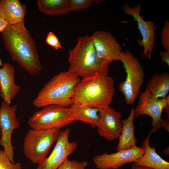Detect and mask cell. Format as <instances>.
<instances>
[{
  "label": "cell",
  "instance_id": "cell-24",
  "mask_svg": "<svg viewBox=\"0 0 169 169\" xmlns=\"http://www.w3.org/2000/svg\"><path fill=\"white\" fill-rule=\"evenodd\" d=\"M72 11L75 12L86 9L93 3H98L100 1L93 0H69Z\"/></svg>",
  "mask_w": 169,
  "mask_h": 169
},
{
  "label": "cell",
  "instance_id": "cell-22",
  "mask_svg": "<svg viewBox=\"0 0 169 169\" xmlns=\"http://www.w3.org/2000/svg\"><path fill=\"white\" fill-rule=\"evenodd\" d=\"M21 163L12 162L3 150H0V169H22Z\"/></svg>",
  "mask_w": 169,
  "mask_h": 169
},
{
  "label": "cell",
  "instance_id": "cell-23",
  "mask_svg": "<svg viewBox=\"0 0 169 169\" xmlns=\"http://www.w3.org/2000/svg\"><path fill=\"white\" fill-rule=\"evenodd\" d=\"M88 164L86 161L81 162L66 159L57 169H85Z\"/></svg>",
  "mask_w": 169,
  "mask_h": 169
},
{
  "label": "cell",
  "instance_id": "cell-25",
  "mask_svg": "<svg viewBox=\"0 0 169 169\" xmlns=\"http://www.w3.org/2000/svg\"><path fill=\"white\" fill-rule=\"evenodd\" d=\"M161 42L166 50H169V22H165L161 35Z\"/></svg>",
  "mask_w": 169,
  "mask_h": 169
},
{
  "label": "cell",
  "instance_id": "cell-20",
  "mask_svg": "<svg viewBox=\"0 0 169 169\" xmlns=\"http://www.w3.org/2000/svg\"><path fill=\"white\" fill-rule=\"evenodd\" d=\"M75 121H79L96 127L99 118L100 108H93L78 103H73L70 106Z\"/></svg>",
  "mask_w": 169,
  "mask_h": 169
},
{
  "label": "cell",
  "instance_id": "cell-16",
  "mask_svg": "<svg viewBox=\"0 0 169 169\" xmlns=\"http://www.w3.org/2000/svg\"><path fill=\"white\" fill-rule=\"evenodd\" d=\"M156 131L152 130L144 140L142 147L144 154L134 162L137 166H145L153 169H169V162L158 154L154 147L150 146V139L151 134Z\"/></svg>",
  "mask_w": 169,
  "mask_h": 169
},
{
  "label": "cell",
  "instance_id": "cell-9",
  "mask_svg": "<svg viewBox=\"0 0 169 169\" xmlns=\"http://www.w3.org/2000/svg\"><path fill=\"white\" fill-rule=\"evenodd\" d=\"M18 105H11L3 101L0 107V146L11 161L14 162V147L12 143L13 131L19 129L20 124L16 116Z\"/></svg>",
  "mask_w": 169,
  "mask_h": 169
},
{
  "label": "cell",
  "instance_id": "cell-8",
  "mask_svg": "<svg viewBox=\"0 0 169 169\" xmlns=\"http://www.w3.org/2000/svg\"><path fill=\"white\" fill-rule=\"evenodd\" d=\"M168 105L169 95L165 98L157 99L151 96L146 90L141 93L139 102L134 109L135 119L141 115H149L152 119V130L156 131L163 127L169 132L168 120L162 119L161 116L163 109Z\"/></svg>",
  "mask_w": 169,
  "mask_h": 169
},
{
  "label": "cell",
  "instance_id": "cell-21",
  "mask_svg": "<svg viewBox=\"0 0 169 169\" xmlns=\"http://www.w3.org/2000/svg\"><path fill=\"white\" fill-rule=\"evenodd\" d=\"M38 10L51 16L62 15L72 12L69 0H38Z\"/></svg>",
  "mask_w": 169,
  "mask_h": 169
},
{
  "label": "cell",
  "instance_id": "cell-27",
  "mask_svg": "<svg viewBox=\"0 0 169 169\" xmlns=\"http://www.w3.org/2000/svg\"><path fill=\"white\" fill-rule=\"evenodd\" d=\"M160 55L161 58V62L165 63L169 66V50L160 52Z\"/></svg>",
  "mask_w": 169,
  "mask_h": 169
},
{
  "label": "cell",
  "instance_id": "cell-1",
  "mask_svg": "<svg viewBox=\"0 0 169 169\" xmlns=\"http://www.w3.org/2000/svg\"><path fill=\"white\" fill-rule=\"evenodd\" d=\"M5 47L12 59L29 75H38L42 69L36 44L26 28L24 21L8 25L1 33Z\"/></svg>",
  "mask_w": 169,
  "mask_h": 169
},
{
  "label": "cell",
  "instance_id": "cell-6",
  "mask_svg": "<svg viewBox=\"0 0 169 169\" xmlns=\"http://www.w3.org/2000/svg\"><path fill=\"white\" fill-rule=\"evenodd\" d=\"M119 60L123 64L126 73L125 81L119 84V90L123 94L126 103L132 104L137 97L143 85L144 71L138 59L128 50L122 51Z\"/></svg>",
  "mask_w": 169,
  "mask_h": 169
},
{
  "label": "cell",
  "instance_id": "cell-28",
  "mask_svg": "<svg viewBox=\"0 0 169 169\" xmlns=\"http://www.w3.org/2000/svg\"><path fill=\"white\" fill-rule=\"evenodd\" d=\"M8 25L0 13V33H2Z\"/></svg>",
  "mask_w": 169,
  "mask_h": 169
},
{
  "label": "cell",
  "instance_id": "cell-26",
  "mask_svg": "<svg viewBox=\"0 0 169 169\" xmlns=\"http://www.w3.org/2000/svg\"><path fill=\"white\" fill-rule=\"evenodd\" d=\"M46 44L56 50L62 49V48L58 38L52 32L47 34L45 40Z\"/></svg>",
  "mask_w": 169,
  "mask_h": 169
},
{
  "label": "cell",
  "instance_id": "cell-13",
  "mask_svg": "<svg viewBox=\"0 0 169 169\" xmlns=\"http://www.w3.org/2000/svg\"><path fill=\"white\" fill-rule=\"evenodd\" d=\"M99 114L96 126L99 135L109 141L118 139L123 126L121 112L117 111L110 106L100 109Z\"/></svg>",
  "mask_w": 169,
  "mask_h": 169
},
{
  "label": "cell",
  "instance_id": "cell-18",
  "mask_svg": "<svg viewBox=\"0 0 169 169\" xmlns=\"http://www.w3.org/2000/svg\"><path fill=\"white\" fill-rule=\"evenodd\" d=\"M134 119V108H132L128 117L122 120V128L118 138L119 141L116 147L117 151L127 150L136 146L137 141L135 135Z\"/></svg>",
  "mask_w": 169,
  "mask_h": 169
},
{
  "label": "cell",
  "instance_id": "cell-30",
  "mask_svg": "<svg viewBox=\"0 0 169 169\" xmlns=\"http://www.w3.org/2000/svg\"><path fill=\"white\" fill-rule=\"evenodd\" d=\"M3 64L2 62V60L0 58V66H2Z\"/></svg>",
  "mask_w": 169,
  "mask_h": 169
},
{
  "label": "cell",
  "instance_id": "cell-5",
  "mask_svg": "<svg viewBox=\"0 0 169 169\" xmlns=\"http://www.w3.org/2000/svg\"><path fill=\"white\" fill-rule=\"evenodd\" d=\"M60 129H31L23 139V150L25 156L33 164H39L47 157L50 148L56 141Z\"/></svg>",
  "mask_w": 169,
  "mask_h": 169
},
{
  "label": "cell",
  "instance_id": "cell-2",
  "mask_svg": "<svg viewBox=\"0 0 169 169\" xmlns=\"http://www.w3.org/2000/svg\"><path fill=\"white\" fill-rule=\"evenodd\" d=\"M77 43L69 50L68 70L82 79L99 75H108L110 63L98 57L91 36L78 37Z\"/></svg>",
  "mask_w": 169,
  "mask_h": 169
},
{
  "label": "cell",
  "instance_id": "cell-4",
  "mask_svg": "<svg viewBox=\"0 0 169 169\" xmlns=\"http://www.w3.org/2000/svg\"><path fill=\"white\" fill-rule=\"evenodd\" d=\"M75 74L68 70L54 75L39 91L32 101L37 108L55 105L69 107L75 86L81 81Z\"/></svg>",
  "mask_w": 169,
  "mask_h": 169
},
{
  "label": "cell",
  "instance_id": "cell-17",
  "mask_svg": "<svg viewBox=\"0 0 169 169\" xmlns=\"http://www.w3.org/2000/svg\"><path fill=\"white\" fill-rule=\"evenodd\" d=\"M26 7L19 0H0V13L9 25L24 21Z\"/></svg>",
  "mask_w": 169,
  "mask_h": 169
},
{
  "label": "cell",
  "instance_id": "cell-3",
  "mask_svg": "<svg viewBox=\"0 0 169 169\" xmlns=\"http://www.w3.org/2000/svg\"><path fill=\"white\" fill-rule=\"evenodd\" d=\"M114 82L113 78L108 75L82 79L74 89L73 104L78 103L100 109L110 106L115 91Z\"/></svg>",
  "mask_w": 169,
  "mask_h": 169
},
{
  "label": "cell",
  "instance_id": "cell-7",
  "mask_svg": "<svg viewBox=\"0 0 169 169\" xmlns=\"http://www.w3.org/2000/svg\"><path fill=\"white\" fill-rule=\"evenodd\" d=\"M42 108L29 118L27 124L31 129H61L75 121L70 107L51 105Z\"/></svg>",
  "mask_w": 169,
  "mask_h": 169
},
{
  "label": "cell",
  "instance_id": "cell-19",
  "mask_svg": "<svg viewBox=\"0 0 169 169\" xmlns=\"http://www.w3.org/2000/svg\"><path fill=\"white\" fill-rule=\"evenodd\" d=\"M146 90L157 99L166 98L169 91V74L155 73L149 80Z\"/></svg>",
  "mask_w": 169,
  "mask_h": 169
},
{
  "label": "cell",
  "instance_id": "cell-29",
  "mask_svg": "<svg viewBox=\"0 0 169 169\" xmlns=\"http://www.w3.org/2000/svg\"><path fill=\"white\" fill-rule=\"evenodd\" d=\"M131 169H153L151 168L145 166H139L135 165L133 163L131 166Z\"/></svg>",
  "mask_w": 169,
  "mask_h": 169
},
{
  "label": "cell",
  "instance_id": "cell-12",
  "mask_svg": "<svg viewBox=\"0 0 169 169\" xmlns=\"http://www.w3.org/2000/svg\"><path fill=\"white\" fill-rule=\"evenodd\" d=\"M69 129L60 131L55 146L50 155L38 164L36 169H57L68 157L77 148V143L70 142Z\"/></svg>",
  "mask_w": 169,
  "mask_h": 169
},
{
  "label": "cell",
  "instance_id": "cell-10",
  "mask_svg": "<svg viewBox=\"0 0 169 169\" xmlns=\"http://www.w3.org/2000/svg\"><path fill=\"white\" fill-rule=\"evenodd\" d=\"M142 7L141 5L139 3L133 7L124 4L121 10L125 14L132 16L134 20L137 22L138 28L142 37V40L137 39L139 45L143 47L142 56H144L147 59H151L156 41V27L152 21L144 20L143 16L140 15Z\"/></svg>",
  "mask_w": 169,
  "mask_h": 169
},
{
  "label": "cell",
  "instance_id": "cell-14",
  "mask_svg": "<svg viewBox=\"0 0 169 169\" xmlns=\"http://www.w3.org/2000/svg\"><path fill=\"white\" fill-rule=\"evenodd\" d=\"M99 58L110 63L119 60L122 46L110 32L103 31L94 32L91 36Z\"/></svg>",
  "mask_w": 169,
  "mask_h": 169
},
{
  "label": "cell",
  "instance_id": "cell-15",
  "mask_svg": "<svg viewBox=\"0 0 169 169\" xmlns=\"http://www.w3.org/2000/svg\"><path fill=\"white\" fill-rule=\"evenodd\" d=\"M15 75L14 67L9 63L3 64L0 68V96L9 105L21 90V86L15 82Z\"/></svg>",
  "mask_w": 169,
  "mask_h": 169
},
{
  "label": "cell",
  "instance_id": "cell-11",
  "mask_svg": "<svg viewBox=\"0 0 169 169\" xmlns=\"http://www.w3.org/2000/svg\"><path fill=\"white\" fill-rule=\"evenodd\" d=\"M143 147L133 146L111 154L106 153L95 156L93 161L98 169H118L127 163L134 162L144 153Z\"/></svg>",
  "mask_w": 169,
  "mask_h": 169
},
{
  "label": "cell",
  "instance_id": "cell-31",
  "mask_svg": "<svg viewBox=\"0 0 169 169\" xmlns=\"http://www.w3.org/2000/svg\"><path fill=\"white\" fill-rule=\"evenodd\" d=\"M1 135V129H0V135Z\"/></svg>",
  "mask_w": 169,
  "mask_h": 169
}]
</instances>
